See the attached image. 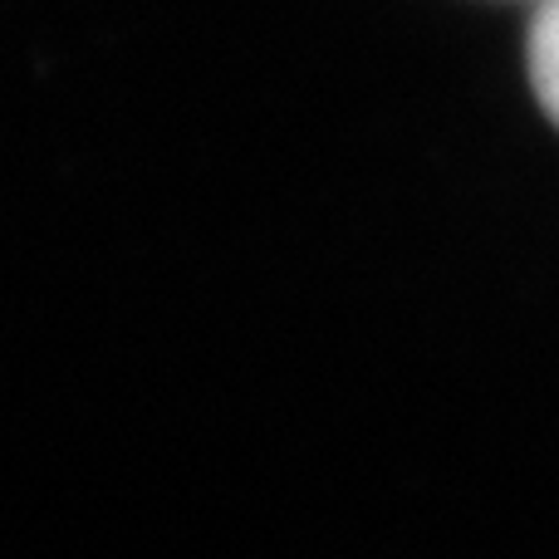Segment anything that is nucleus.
Instances as JSON below:
<instances>
[{
    "mask_svg": "<svg viewBox=\"0 0 559 559\" xmlns=\"http://www.w3.org/2000/svg\"><path fill=\"white\" fill-rule=\"evenodd\" d=\"M531 84L559 123V0H545L531 25Z\"/></svg>",
    "mask_w": 559,
    "mask_h": 559,
    "instance_id": "obj_1",
    "label": "nucleus"
}]
</instances>
